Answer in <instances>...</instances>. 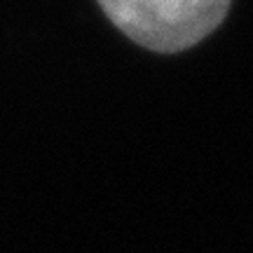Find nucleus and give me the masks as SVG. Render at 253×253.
<instances>
[{"label":"nucleus","mask_w":253,"mask_h":253,"mask_svg":"<svg viewBox=\"0 0 253 253\" xmlns=\"http://www.w3.org/2000/svg\"><path fill=\"white\" fill-rule=\"evenodd\" d=\"M103 12L134 42L153 52H183L218 28L230 0H99Z\"/></svg>","instance_id":"1"}]
</instances>
